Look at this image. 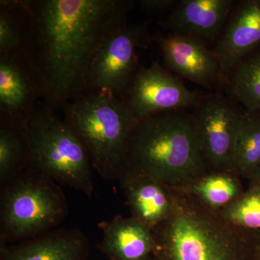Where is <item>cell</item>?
Listing matches in <instances>:
<instances>
[{"instance_id": "6da1fadb", "label": "cell", "mask_w": 260, "mask_h": 260, "mask_svg": "<svg viewBox=\"0 0 260 260\" xmlns=\"http://www.w3.org/2000/svg\"><path fill=\"white\" fill-rule=\"evenodd\" d=\"M129 0L21 1L23 45L51 109L85 93L90 64L108 37L127 24Z\"/></svg>"}, {"instance_id": "7a4b0ae2", "label": "cell", "mask_w": 260, "mask_h": 260, "mask_svg": "<svg viewBox=\"0 0 260 260\" xmlns=\"http://www.w3.org/2000/svg\"><path fill=\"white\" fill-rule=\"evenodd\" d=\"M171 189L170 215L152 229L155 252L166 260H248L255 254V233L228 223L187 188Z\"/></svg>"}, {"instance_id": "3957f363", "label": "cell", "mask_w": 260, "mask_h": 260, "mask_svg": "<svg viewBox=\"0 0 260 260\" xmlns=\"http://www.w3.org/2000/svg\"><path fill=\"white\" fill-rule=\"evenodd\" d=\"M207 170L191 115L167 111L137 121L128 142L124 172L177 188L189 185Z\"/></svg>"}, {"instance_id": "277c9868", "label": "cell", "mask_w": 260, "mask_h": 260, "mask_svg": "<svg viewBox=\"0 0 260 260\" xmlns=\"http://www.w3.org/2000/svg\"><path fill=\"white\" fill-rule=\"evenodd\" d=\"M62 109L64 120L79 137L93 169L107 180H120L130 134L138 121L126 103L108 94L86 93Z\"/></svg>"}, {"instance_id": "5b68a950", "label": "cell", "mask_w": 260, "mask_h": 260, "mask_svg": "<svg viewBox=\"0 0 260 260\" xmlns=\"http://www.w3.org/2000/svg\"><path fill=\"white\" fill-rule=\"evenodd\" d=\"M24 132L28 146L26 169L91 198L93 166L79 137L64 119L41 101Z\"/></svg>"}, {"instance_id": "8992f818", "label": "cell", "mask_w": 260, "mask_h": 260, "mask_svg": "<svg viewBox=\"0 0 260 260\" xmlns=\"http://www.w3.org/2000/svg\"><path fill=\"white\" fill-rule=\"evenodd\" d=\"M68 212L59 184L37 171L25 169L1 186V243L17 244L54 230Z\"/></svg>"}, {"instance_id": "52a82bcc", "label": "cell", "mask_w": 260, "mask_h": 260, "mask_svg": "<svg viewBox=\"0 0 260 260\" xmlns=\"http://www.w3.org/2000/svg\"><path fill=\"white\" fill-rule=\"evenodd\" d=\"M148 22L126 24L99 47L90 64L85 93L108 94L124 101L138 70L137 51L148 45Z\"/></svg>"}, {"instance_id": "ba28073f", "label": "cell", "mask_w": 260, "mask_h": 260, "mask_svg": "<svg viewBox=\"0 0 260 260\" xmlns=\"http://www.w3.org/2000/svg\"><path fill=\"white\" fill-rule=\"evenodd\" d=\"M191 114L207 167L230 173L246 111L234 99L218 93L201 95Z\"/></svg>"}, {"instance_id": "9c48e42d", "label": "cell", "mask_w": 260, "mask_h": 260, "mask_svg": "<svg viewBox=\"0 0 260 260\" xmlns=\"http://www.w3.org/2000/svg\"><path fill=\"white\" fill-rule=\"evenodd\" d=\"M44 91L23 49L0 52V124L23 129Z\"/></svg>"}, {"instance_id": "30bf717a", "label": "cell", "mask_w": 260, "mask_h": 260, "mask_svg": "<svg viewBox=\"0 0 260 260\" xmlns=\"http://www.w3.org/2000/svg\"><path fill=\"white\" fill-rule=\"evenodd\" d=\"M200 97L156 61L148 68H138L124 102L138 121L157 113L194 107Z\"/></svg>"}, {"instance_id": "8fae6325", "label": "cell", "mask_w": 260, "mask_h": 260, "mask_svg": "<svg viewBox=\"0 0 260 260\" xmlns=\"http://www.w3.org/2000/svg\"><path fill=\"white\" fill-rule=\"evenodd\" d=\"M151 39L160 47L169 71L210 90L225 78L215 51L202 41L171 32Z\"/></svg>"}, {"instance_id": "7c38bea8", "label": "cell", "mask_w": 260, "mask_h": 260, "mask_svg": "<svg viewBox=\"0 0 260 260\" xmlns=\"http://www.w3.org/2000/svg\"><path fill=\"white\" fill-rule=\"evenodd\" d=\"M233 0H182L162 27L206 44H216L233 11Z\"/></svg>"}, {"instance_id": "4fadbf2b", "label": "cell", "mask_w": 260, "mask_h": 260, "mask_svg": "<svg viewBox=\"0 0 260 260\" xmlns=\"http://www.w3.org/2000/svg\"><path fill=\"white\" fill-rule=\"evenodd\" d=\"M259 47L260 0L239 2L213 49L224 78L239 61Z\"/></svg>"}, {"instance_id": "5bb4252c", "label": "cell", "mask_w": 260, "mask_h": 260, "mask_svg": "<svg viewBox=\"0 0 260 260\" xmlns=\"http://www.w3.org/2000/svg\"><path fill=\"white\" fill-rule=\"evenodd\" d=\"M90 244L77 229H54L11 246H2L1 260H86Z\"/></svg>"}, {"instance_id": "9a60e30c", "label": "cell", "mask_w": 260, "mask_h": 260, "mask_svg": "<svg viewBox=\"0 0 260 260\" xmlns=\"http://www.w3.org/2000/svg\"><path fill=\"white\" fill-rule=\"evenodd\" d=\"M102 249L112 260H145L155 252L152 229L134 217L116 216L99 223Z\"/></svg>"}, {"instance_id": "2e32d148", "label": "cell", "mask_w": 260, "mask_h": 260, "mask_svg": "<svg viewBox=\"0 0 260 260\" xmlns=\"http://www.w3.org/2000/svg\"><path fill=\"white\" fill-rule=\"evenodd\" d=\"M119 181L134 218L153 229L170 215L171 187L147 176L129 172H124Z\"/></svg>"}, {"instance_id": "e0dca14e", "label": "cell", "mask_w": 260, "mask_h": 260, "mask_svg": "<svg viewBox=\"0 0 260 260\" xmlns=\"http://www.w3.org/2000/svg\"><path fill=\"white\" fill-rule=\"evenodd\" d=\"M225 80L229 96L260 119V47L239 61Z\"/></svg>"}, {"instance_id": "ac0fdd59", "label": "cell", "mask_w": 260, "mask_h": 260, "mask_svg": "<svg viewBox=\"0 0 260 260\" xmlns=\"http://www.w3.org/2000/svg\"><path fill=\"white\" fill-rule=\"evenodd\" d=\"M210 210L220 211L244 192L237 176L229 172L207 173L184 186Z\"/></svg>"}, {"instance_id": "d6986e66", "label": "cell", "mask_w": 260, "mask_h": 260, "mask_svg": "<svg viewBox=\"0 0 260 260\" xmlns=\"http://www.w3.org/2000/svg\"><path fill=\"white\" fill-rule=\"evenodd\" d=\"M260 168V119L246 112L230 173L250 180Z\"/></svg>"}, {"instance_id": "ffe728a7", "label": "cell", "mask_w": 260, "mask_h": 260, "mask_svg": "<svg viewBox=\"0 0 260 260\" xmlns=\"http://www.w3.org/2000/svg\"><path fill=\"white\" fill-rule=\"evenodd\" d=\"M28 146L23 129L0 124V185L4 186L27 168Z\"/></svg>"}, {"instance_id": "44dd1931", "label": "cell", "mask_w": 260, "mask_h": 260, "mask_svg": "<svg viewBox=\"0 0 260 260\" xmlns=\"http://www.w3.org/2000/svg\"><path fill=\"white\" fill-rule=\"evenodd\" d=\"M218 212L234 226L260 233V186L251 184L248 190Z\"/></svg>"}, {"instance_id": "7402d4cb", "label": "cell", "mask_w": 260, "mask_h": 260, "mask_svg": "<svg viewBox=\"0 0 260 260\" xmlns=\"http://www.w3.org/2000/svg\"><path fill=\"white\" fill-rule=\"evenodd\" d=\"M24 24L21 1H0V52L21 49Z\"/></svg>"}, {"instance_id": "603a6c76", "label": "cell", "mask_w": 260, "mask_h": 260, "mask_svg": "<svg viewBox=\"0 0 260 260\" xmlns=\"http://www.w3.org/2000/svg\"><path fill=\"white\" fill-rule=\"evenodd\" d=\"M179 1L177 0H141L140 8L148 13H161L175 9Z\"/></svg>"}, {"instance_id": "cb8c5ba5", "label": "cell", "mask_w": 260, "mask_h": 260, "mask_svg": "<svg viewBox=\"0 0 260 260\" xmlns=\"http://www.w3.org/2000/svg\"><path fill=\"white\" fill-rule=\"evenodd\" d=\"M251 184H256V185L260 186V168L256 171L255 174L250 179Z\"/></svg>"}, {"instance_id": "d4e9b609", "label": "cell", "mask_w": 260, "mask_h": 260, "mask_svg": "<svg viewBox=\"0 0 260 260\" xmlns=\"http://www.w3.org/2000/svg\"><path fill=\"white\" fill-rule=\"evenodd\" d=\"M256 237V250H257L258 259L260 260V233H255Z\"/></svg>"}]
</instances>
